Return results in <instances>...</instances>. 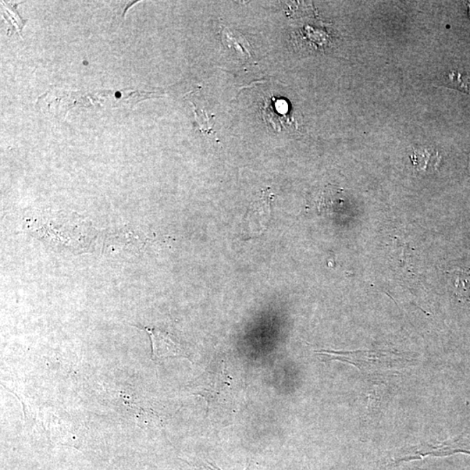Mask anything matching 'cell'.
Segmentation results:
<instances>
[{"mask_svg": "<svg viewBox=\"0 0 470 470\" xmlns=\"http://www.w3.org/2000/svg\"><path fill=\"white\" fill-rule=\"evenodd\" d=\"M469 171H470V159H469Z\"/></svg>", "mask_w": 470, "mask_h": 470, "instance_id": "cell-7", "label": "cell"}, {"mask_svg": "<svg viewBox=\"0 0 470 470\" xmlns=\"http://www.w3.org/2000/svg\"><path fill=\"white\" fill-rule=\"evenodd\" d=\"M273 194L270 188L262 191V197L251 205L247 215L249 234H261L268 227L271 216V203Z\"/></svg>", "mask_w": 470, "mask_h": 470, "instance_id": "cell-2", "label": "cell"}, {"mask_svg": "<svg viewBox=\"0 0 470 470\" xmlns=\"http://www.w3.org/2000/svg\"><path fill=\"white\" fill-rule=\"evenodd\" d=\"M235 38H235V36L234 38V34L232 31H229V29H226V28H223L222 41L224 44H227L229 48H231V45H236L238 52L241 51V53H243L245 56L250 57L251 52H249L248 43H245V44H241V43H238Z\"/></svg>", "mask_w": 470, "mask_h": 470, "instance_id": "cell-6", "label": "cell"}, {"mask_svg": "<svg viewBox=\"0 0 470 470\" xmlns=\"http://www.w3.org/2000/svg\"><path fill=\"white\" fill-rule=\"evenodd\" d=\"M455 294L461 300L470 301V273L457 270L450 278Z\"/></svg>", "mask_w": 470, "mask_h": 470, "instance_id": "cell-5", "label": "cell"}, {"mask_svg": "<svg viewBox=\"0 0 470 470\" xmlns=\"http://www.w3.org/2000/svg\"><path fill=\"white\" fill-rule=\"evenodd\" d=\"M262 113L265 122L273 127L274 131H283L293 127L297 128V124L290 115V105L283 99L271 96L264 98L262 106Z\"/></svg>", "mask_w": 470, "mask_h": 470, "instance_id": "cell-1", "label": "cell"}, {"mask_svg": "<svg viewBox=\"0 0 470 470\" xmlns=\"http://www.w3.org/2000/svg\"><path fill=\"white\" fill-rule=\"evenodd\" d=\"M440 159L438 152L429 148L416 149L411 155L413 165L419 171L436 169Z\"/></svg>", "mask_w": 470, "mask_h": 470, "instance_id": "cell-4", "label": "cell"}, {"mask_svg": "<svg viewBox=\"0 0 470 470\" xmlns=\"http://www.w3.org/2000/svg\"><path fill=\"white\" fill-rule=\"evenodd\" d=\"M151 337L152 359H160L178 356L180 354L179 344L172 339V336L158 329H144Z\"/></svg>", "mask_w": 470, "mask_h": 470, "instance_id": "cell-3", "label": "cell"}]
</instances>
